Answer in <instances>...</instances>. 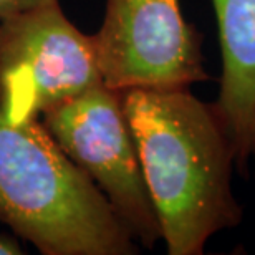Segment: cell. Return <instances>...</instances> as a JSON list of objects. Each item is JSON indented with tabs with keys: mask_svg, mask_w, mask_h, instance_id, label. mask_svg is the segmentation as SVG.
I'll list each match as a JSON object with an SVG mask.
<instances>
[{
	"mask_svg": "<svg viewBox=\"0 0 255 255\" xmlns=\"http://www.w3.org/2000/svg\"><path fill=\"white\" fill-rule=\"evenodd\" d=\"M125 115L169 255H202L242 224L232 142L212 103L191 88L121 91Z\"/></svg>",
	"mask_w": 255,
	"mask_h": 255,
	"instance_id": "cell-1",
	"label": "cell"
},
{
	"mask_svg": "<svg viewBox=\"0 0 255 255\" xmlns=\"http://www.w3.org/2000/svg\"><path fill=\"white\" fill-rule=\"evenodd\" d=\"M0 222L43 255H136L139 244L40 120L0 113Z\"/></svg>",
	"mask_w": 255,
	"mask_h": 255,
	"instance_id": "cell-2",
	"label": "cell"
},
{
	"mask_svg": "<svg viewBox=\"0 0 255 255\" xmlns=\"http://www.w3.org/2000/svg\"><path fill=\"white\" fill-rule=\"evenodd\" d=\"M103 83L93 35L58 0L0 18V113L10 123L43 115Z\"/></svg>",
	"mask_w": 255,
	"mask_h": 255,
	"instance_id": "cell-3",
	"label": "cell"
},
{
	"mask_svg": "<svg viewBox=\"0 0 255 255\" xmlns=\"http://www.w3.org/2000/svg\"><path fill=\"white\" fill-rule=\"evenodd\" d=\"M42 125L71 162L101 191L144 249L161 241V227L142 176L121 91L98 85L42 116Z\"/></svg>",
	"mask_w": 255,
	"mask_h": 255,
	"instance_id": "cell-4",
	"label": "cell"
},
{
	"mask_svg": "<svg viewBox=\"0 0 255 255\" xmlns=\"http://www.w3.org/2000/svg\"><path fill=\"white\" fill-rule=\"evenodd\" d=\"M93 40L103 83L116 91L191 88L211 78L202 35L179 0H106Z\"/></svg>",
	"mask_w": 255,
	"mask_h": 255,
	"instance_id": "cell-5",
	"label": "cell"
},
{
	"mask_svg": "<svg viewBox=\"0 0 255 255\" xmlns=\"http://www.w3.org/2000/svg\"><path fill=\"white\" fill-rule=\"evenodd\" d=\"M221 47L212 106L232 142L237 171L255 167V0H211Z\"/></svg>",
	"mask_w": 255,
	"mask_h": 255,
	"instance_id": "cell-6",
	"label": "cell"
},
{
	"mask_svg": "<svg viewBox=\"0 0 255 255\" xmlns=\"http://www.w3.org/2000/svg\"><path fill=\"white\" fill-rule=\"evenodd\" d=\"M50 2H55V0H0V18L25 12V10L40 7V5Z\"/></svg>",
	"mask_w": 255,
	"mask_h": 255,
	"instance_id": "cell-7",
	"label": "cell"
},
{
	"mask_svg": "<svg viewBox=\"0 0 255 255\" xmlns=\"http://www.w3.org/2000/svg\"><path fill=\"white\" fill-rule=\"evenodd\" d=\"M23 249L15 237L0 236V255H20Z\"/></svg>",
	"mask_w": 255,
	"mask_h": 255,
	"instance_id": "cell-8",
	"label": "cell"
}]
</instances>
